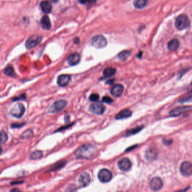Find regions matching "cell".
<instances>
[{"instance_id": "cell-1", "label": "cell", "mask_w": 192, "mask_h": 192, "mask_svg": "<svg viewBox=\"0 0 192 192\" xmlns=\"http://www.w3.org/2000/svg\"><path fill=\"white\" fill-rule=\"evenodd\" d=\"M96 148L95 146L86 144L79 147L75 152V156L77 159L89 160L95 154Z\"/></svg>"}, {"instance_id": "cell-2", "label": "cell", "mask_w": 192, "mask_h": 192, "mask_svg": "<svg viewBox=\"0 0 192 192\" xmlns=\"http://www.w3.org/2000/svg\"><path fill=\"white\" fill-rule=\"evenodd\" d=\"M175 26L179 31L186 29L190 26V21L188 17L184 14L179 16L175 21Z\"/></svg>"}, {"instance_id": "cell-3", "label": "cell", "mask_w": 192, "mask_h": 192, "mask_svg": "<svg viewBox=\"0 0 192 192\" xmlns=\"http://www.w3.org/2000/svg\"><path fill=\"white\" fill-rule=\"evenodd\" d=\"M67 102L65 100H57L50 107L48 110V113H57V112H61L67 107Z\"/></svg>"}, {"instance_id": "cell-4", "label": "cell", "mask_w": 192, "mask_h": 192, "mask_svg": "<svg viewBox=\"0 0 192 192\" xmlns=\"http://www.w3.org/2000/svg\"><path fill=\"white\" fill-rule=\"evenodd\" d=\"M26 108L24 105L21 103L15 104L10 110V114L17 118H21L25 113Z\"/></svg>"}, {"instance_id": "cell-5", "label": "cell", "mask_w": 192, "mask_h": 192, "mask_svg": "<svg viewBox=\"0 0 192 192\" xmlns=\"http://www.w3.org/2000/svg\"><path fill=\"white\" fill-rule=\"evenodd\" d=\"M42 37L38 35H33L30 37L26 42V49L30 50L39 45L42 41Z\"/></svg>"}, {"instance_id": "cell-6", "label": "cell", "mask_w": 192, "mask_h": 192, "mask_svg": "<svg viewBox=\"0 0 192 192\" xmlns=\"http://www.w3.org/2000/svg\"><path fill=\"white\" fill-rule=\"evenodd\" d=\"M92 45L96 49L104 48L107 45V41L104 36L98 35L93 37L92 38Z\"/></svg>"}, {"instance_id": "cell-7", "label": "cell", "mask_w": 192, "mask_h": 192, "mask_svg": "<svg viewBox=\"0 0 192 192\" xmlns=\"http://www.w3.org/2000/svg\"><path fill=\"white\" fill-rule=\"evenodd\" d=\"M98 178L102 182H108L112 179V174L107 169H102L99 172Z\"/></svg>"}, {"instance_id": "cell-8", "label": "cell", "mask_w": 192, "mask_h": 192, "mask_svg": "<svg viewBox=\"0 0 192 192\" xmlns=\"http://www.w3.org/2000/svg\"><path fill=\"white\" fill-rule=\"evenodd\" d=\"M180 171L183 176L185 177H190L192 175V166L191 163L189 162H182L180 167Z\"/></svg>"}, {"instance_id": "cell-9", "label": "cell", "mask_w": 192, "mask_h": 192, "mask_svg": "<svg viewBox=\"0 0 192 192\" xmlns=\"http://www.w3.org/2000/svg\"><path fill=\"white\" fill-rule=\"evenodd\" d=\"M89 110L93 114L102 115L104 113L105 110V107L103 105L98 103L91 105Z\"/></svg>"}, {"instance_id": "cell-10", "label": "cell", "mask_w": 192, "mask_h": 192, "mask_svg": "<svg viewBox=\"0 0 192 192\" xmlns=\"http://www.w3.org/2000/svg\"><path fill=\"white\" fill-rule=\"evenodd\" d=\"M132 166L131 161L127 158H124L118 162V167L121 171H127L129 170Z\"/></svg>"}, {"instance_id": "cell-11", "label": "cell", "mask_w": 192, "mask_h": 192, "mask_svg": "<svg viewBox=\"0 0 192 192\" xmlns=\"http://www.w3.org/2000/svg\"><path fill=\"white\" fill-rule=\"evenodd\" d=\"M149 185L153 191H157L161 189L163 187V182L160 177H156L152 179Z\"/></svg>"}, {"instance_id": "cell-12", "label": "cell", "mask_w": 192, "mask_h": 192, "mask_svg": "<svg viewBox=\"0 0 192 192\" xmlns=\"http://www.w3.org/2000/svg\"><path fill=\"white\" fill-rule=\"evenodd\" d=\"M91 182V177L87 172H84L79 177V184L81 187L88 186Z\"/></svg>"}, {"instance_id": "cell-13", "label": "cell", "mask_w": 192, "mask_h": 192, "mask_svg": "<svg viewBox=\"0 0 192 192\" xmlns=\"http://www.w3.org/2000/svg\"><path fill=\"white\" fill-rule=\"evenodd\" d=\"M157 155H158L157 151L154 148L152 147L146 150L145 158L147 161H153L157 158Z\"/></svg>"}, {"instance_id": "cell-14", "label": "cell", "mask_w": 192, "mask_h": 192, "mask_svg": "<svg viewBox=\"0 0 192 192\" xmlns=\"http://www.w3.org/2000/svg\"><path fill=\"white\" fill-rule=\"evenodd\" d=\"M71 77L68 74H62L57 79V85L60 87H65L69 83Z\"/></svg>"}, {"instance_id": "cell-15", "label": "cell", "mask_w": 192, "mask_h": 192, "mask_svg": "<svg viewBox=\"0 0 192 192\" xmlns=\"http://www.w3.org/2000/svg\"><path fill=\"white\" fill-rule=\"evenodd\" d=\"M81 56L77 52L71 54L67 58V62L70 65L74 66L77 65L80 62Z\"/></svg>"}, {"instance_id": "cell-16", "label": "cell", "mask_w": 192, "mask_h": 192, "mask_svg": "<svg viewBox=\"0 0 192 192\" xmlns=\"http://www.w3.org/2000/svg\"><path fill=\"white\" fill-rule=\"evenodd\" d=\"M191 107L189 106L178 107V108L172 110L171 112L169 113V114L171 117H177V116L180 115V114H182L186 112H188L189 110H191Z\"/></svg>"}, {"instance_id": "cell-17", "label": "cell", "mask_w": 192, "mask_h": 192, "mask_svg": "<svg viewBox=\"0 0 192 192\" xmlns=\"http://www.w3.org/2000/svg\"><path fill=\"white\" fill-rule=\"evenodd\" d=\"M124 90V87L121 84H117L114 85L110 90L111 94L114 97H119Z\"/></svg>"}, {"instance_id": "cell-18", "label": "cell", "mask_w": 192, "mask_h": 192, "mask_svg": "<svg viewBox=\"0 0 192 192\" xmlns=\"http://www.w3.org/2000/svg\"><path fill=\"white\" fill-rule=\"evenodd\" d=\"M41 25L42 28L45 30H49L51 28V23L49 16L44 15L41 20Z\"/></svg>"}, {"instance_id": "cell-19", "label": "cell", "mask_w": 192, "mask_h": 192, "mask_svg": "<svg viewBox=\"0 0 192 192\" xmlns=\"http://www.w3.org/2000/svg\"><path fill=\"white\" fill-rule=\"evenodd\" d=\"M131 114H132V112L130 111L129 109H124L116 115L115 119H126V118H127L131 117Z\"/></svg>"}, {"instance_id": "cell-20", "label": "cell", "mask_w": 192, "mask_h": 192, "mask_svg": "<svg viewBox=\"0 0 192 192\" xmlns=\"http://www.w3.org/2000/svg\"><path fill=\"white\" fill-rule=\"evenodd\" d=\"M40 6L42 11L45 14H49L52 10V6L48 1H43L41 2Z\"/></svg>"}, {"instance_id": "cell-21", "label": "cell", "mask_w": 192, "mask_h": 192, "mask_svg": "<svg viewBox=\"0 0 192 192\" xmlns=\"http://www.w3.org/2000/svg\"><path fill=\"white\" fill-rule=\"evenodd\" d=\"M179 47V42L177 39H173L167 44V48L170 51H177Z\"/></svg>"}, {"instance_id": "cell-22", "label": "cell", "mask_w": 192, "mask_h": 192, "mask_svg": "<svg viewBox=\"0 0 192 192\" xmlns=\"http://www.w3.org/2000/svg\"><path fill=\"white\" fill-rule=\"evenodd\" d=\"M66 163H67V162L65 161L57 162L56 163H55L53 166H51V167L49 169V171H54L60 170L65 166Z\"/></svg>"}, {"instance_id": "cell-23", "label": "cell", "mask_w": 192, "mask_h": 192, "mask_svg": "<svg viewBox=\"0 0 192 192\" xmlns=\"http://www.w3.org/2000/svg\"><path fill=\"white\" fill-rule=\"evenodd\" d=\"M148 0H134L133 5L136 9H141L146 7Z\"/></svg>"}, {"instance_id": "cell-24", "label": "cell", "mask_w": 192, "mask_h": 192, "mask_svg": "<svg viewBox=\"0 0 192 192\" xmlns=\"http://www.w3.org/2000/svg\"><path fill=\"white\" fill-rule=\"evenodd\" d=\"M43 156L42 151L37 150L32 152L30 154V159L32 160H40Z\"/></svg>"}, {"instance_id": "cell-25", "label": "cell", "mask_w": 192, "mask_h": 192, "mask_svg": "<svg viewBox=\"0 0 192 192\" xmlns=\"http://www.w3.org/2000/svg\"><path fill=\"white\" fill-rule=\"evenodd\" d=\"M130 55H131V51L128 50H125L118 54V58L119 60L122 62H124L128 59V57H130Z\"/></svg>"}, {"instance_id": "cell-26", "label": "cell", "mask_w": 192, "mask_h": 192, "mask_svg": "<svg viewBox=\"0 0 192 192\" xmlns=\"http://www.w3.org/2000/svg\"><path fill=\"white\" fill-rule=\"evenodd\" d=\"M116 72V69L113 68H105L103 71V74L105 77H110L113 76Z\"/></svg>"}, {"instance_id": "cell-27", "label": "cell", "mask_w": 192, "mask_h": 192, "mask_svg": "<svg viewBox=\"0 0 192 192\" xmlns=\"http://www.w3.org/2000/svg\"><path fill=\"white\" fill-rule=\"evenodd\" d=\"M4 72L8 76L13 77L15 76L14 68L11 65H8L7 67L6 68L4 71Z\"/></svg>"}, {"instance_id": "cell-28", "label": "cell", "mask_w": 192, "mask_h": 192, "mask_svg": "<svg viewBox=\"0 0 192 192\" xmlns=\"http://www.w3.org/2000/svg\"><path fill=\"white\" fill-rule=\"evenodd\" d=\"M143 128V126H140V127H138L136 128L132 129L131 130H128L126 132V136H131V135H135V134H137L138 132H139V131H140Z\"/></svg>"}, {"instance_id": "cell-29", "label": "cell", "mask_w": 192, "mask_h": 192, "mask_svg": "<svg viewBox=\"0 0 192 192\" xmlns=\"http://www.w3.org/2000/svg\"><path fill=\"white\" fill-rule=\"evenodd\" d=\"M8 140V135L7 133L2 131L0 132V144H5Z\"/></svg>"}, {"instance_id": "cell-30", "label": "cell", "mask_w": 192, "mask_h": 192, "mask_svg": "<svg viewBox=\"0 0 192 192\" xmlns=\"http://www.w3.org/2000/svg\"><path fill=\"white\" fill-rule=\"evenodd\" d=\"M33 135V131L31 129H28V130L25 131L21 136V139H27L30 137H31Z\"/></svg>"}, {"instance_id": "cell-31", "label": "cell", "mask_w": 192, "mask_h": 192, "mask_svg": "<svg viewBox=\"0 0 192 192\" xmlns=\"http://www.w3.org/2000/svg\"><path fill=\"white\" fill-rule=\"evenodd\" d=\"M89 99L91 102H97L99 100V95L97 93H93L90 96Z\"/></svg>"}, {"instance_id": "cell-32", "label": "cell", "mask_w": 192, "mask_h": 192, "mask_svg": "<svg viewBox=\"0 0 192 192\" xmlns=\"http://www.w3.org/2000/svg\"><path fill=\"white\" fill-rule=\"evenodd\" d=\"M79 2L84 5L88 6L92 4L93 0H79Z\"/></svg>"}, {"instance_id": "cell-33", "label": "cell", "mask_w": 192, "mask_h": 192, "mask_svg": "<svg viewBox=\"0 0 192 192\" xmlns=\"http://www.w3.org/2000/svg\"><path fill=\"white\" fill-rule=\"evenodd\" d=\"M102 102L107 104H111L113 102V100L109 96H104L102 99Z\"/></svg>"}, {"instance_id": "cell-34", "label": "cell", "mask_w": 192, "mask_h": 192, "mask_svg": "<svg viewBox=\"0 0 192 192\" xmlns=\"http://www.w3.org/2000/svg\"><path fill=\"white\" fill-rule=\"evenodd\" d=\"M26 95L25 94H21L19 96L14 98V99H13V101H18V100H26Z\"/></svg>"}, {"instance_id": "cell-35", "label": "cell", "mask_w": 192, "mask_h": 192, "mask_svg": "<svg viewBox=\"0 0 192 192\" xmlns=\"http://www.w3.org/2000/svg\"><path fill=\"white\" fill-rule=\"evenodd\" d=\"M24 125V124H13L11 127L12 128H20Z\"/></svg>"}, {"instance_id": "cell-36", "label": "cell", "mask_w": 192, "mask_h": 192, "mask_svg": "<svg viewBox=\"0 0 192 192\" xmlns=\"http://www.w3.org/2000/svg\"><path fill=\"white\" fill-rule=\"evenodd\" d=\"M23 182H24L23 181H21V182H11V185H16V184H22Z\"/></svg>"}, {"instance_id": "cell-37", "label": "cell", "mask_w": 192, "mask_h": 192, "mask_svg": "<svg viewBox=\"0 0 192 192\" xmlns=\"http://www.w3.org/2000/svg\"><path fill=\"white\" fill-rule=\"evenodd\" d=\"M163 143L165 144H167V145H170L171 143H172V141H171L170 142V140H168V141H167L166 140H163Z\"/></svg>"}, {"instance_id": "cell-38", "label": "cell", "mask_w": 192, "mask_h": 192, "mask_svg": "<svg viewBox=\"0 0 192 192\" xmlns=\"http://www.w3.org/2000/svg\"><path fill=\"white\" fill-rule=\"evenodd\" d=\"M79 38H78V37L76 38L74 40V43H75V44H78V43H79Z\"/></svg>"}, {"instance_id": "cell-39", "label": "cell", "mask_w": 192, "mask_h": 192, "mask_svg": "<svg viewBox=\"0 0 192 192\" xmlns=\"http://www.w3.org/2000/svg\"><path fill=\"white\" fill-rule=\"evenodd\" d=\"M141 54H142V52H141V51H140V53H139V54H138V55H137V57H138V58H141Z\"/></svg>"}, {"instance_id": "cell-40", "label": "cell", "mask_w": 192, "mask_h": 192, "mask_svg": "<svg viewBox=\"0 0 192 192\" xmlns=\"http://www.w3.org/2000/svg\"><path fill=\"white\" fill-rule=\"evenodd\" d=\"M113 81H114V79H112V81H109L108 82H107V84H108V85H110V84H111V83H112Z\"/></svg>"}, {"instance_id": "cell-41", "label": "cell", "mask_w": 192, "mask_h": 192, "mask_svg": "<svg viewBox=\"0 0 192 192\" xmlns=\"http://www.w3.org/2000/svg\"><path fill=\"white\" fill-rule=\"evenodd\" d=\"M11 191V192H13V191H20V190L19 189H12Z\"/></svg>"}, {"instance_id": "cell-42", "label": "cell", "mask_w": 192, "mask_h": 192, "mask_svg": "<svg viewBox=\"0 0 192 192\" xmlns=\"http://www.w3.org/2000/svg\"><path fill=\"white\" fill-rule=\"evenodd\" d=\"M2 146H0V154H1V153H2Z\"/></svg>"}, {"instance_id": "cell-43", "label": "cell", "mask_w": 192, "mask_h": 192, "mask_svg": "<svg viewBox=\"0 0 192 192\" xmlns=\"http://www.w3.org/2000/svg\"><path fill=\"white\" fill-rule=\"evenodd\" d=\"M52 1V2H57V0H51Z\"/></svg>"}]
</instances>
